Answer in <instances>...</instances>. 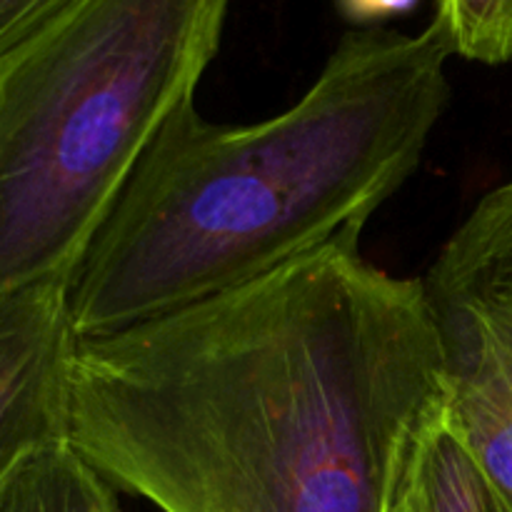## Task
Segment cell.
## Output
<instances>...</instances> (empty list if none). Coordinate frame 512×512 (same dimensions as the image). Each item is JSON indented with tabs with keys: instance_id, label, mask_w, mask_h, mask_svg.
Instances as JSON below:
<instances>
[{
	"instance_id": "obj_1",
	"label": "cell",
	"mask_w": 512,
	"mask_h": 512,
	"mask_svg": "<svg viewBox=\"0 0 512 512\" xmlns=\"http://www.w3.org/2000/svg\"><path fill=\"white\" fill-rule=\"evenodd\" d=\"M445 400L423 278L348 238L80 340L65 443L160 512H385Z\"/></svg>"
},
{
	"instance_id": "obj_2",
	"label": "cell",
	"mask_w": 512,
	"mask_h": 512,
	"mask_svg": "<svg viewBox=\"0 0 512 512\" xmlns=\"http://www.w3.org/2000/svg\"><path fill=\"white\" fill-rule=\"evenodd\" d=\"M448 30L355 28L283 113L220 125L180 105L68 280L78 340L105 338L360 238L418 170L450 103Z\"/></svg>"
},
{
	"instance_id": "obj_3",
	"label": "cell",
	"mask_w": 512,
	"mask_h": 512,
	"mask_svg": "<svg viewBox=\"0 0 512 512\" xmlns=\"http://www.w3.org/2000/svg\"><path fill=\"white\" fill-rule=\"evenodd\" d=\"M230 0H75L0 70V298L65 280L165 120L195 98Z\"/></svg>"
},
{
	"instance_id": "obj_4",
	"label": "cell",
	"mask_w": 512,
	"mask_h": 512,
	"mask_svg": "<svg viewBox=\"0 0 512 512\" xmlns=\"http://www.w3.org/2000/svg\"><path fill=\"white\" fill-rule=\"evenodd\" d=\"M423 285L453 420L470 438L512 433V178L470 210Z\"/></svg>"
},
{
	"instance_id": "obj_5",
	"label": "cell",
	"mask_w": 512,
	"mask_h": 512,
	"mask_svg": "<svg viewBox=\"0 0 512 512\" xmlns=\"http://www.w3.org/2000/svg\"><path fill=\"white\" fill-rule=\"evenodd\" d=\"M78 343L65 280L0 298V480L28 453L65 440Z\"/></svg>"
},
{
	"instance_id": "obj_6",
	"label": "cell",
	"mask_w": 512,
	"mask_h": 512,
	"mask_svg": "<svg viewBox=\"0 0 512 512\" xmlns=\"http://www.w3.org/2000/svg\"><path fill=\"white\" fill-rule=\"evenodd\" d=\"M410 483L420 512H512V495L475 458L450 418L448 400L420 430Z\"/></svg>"
},
{
	"instance_id": "obj_7",
	"label": "cell",
	"mask_w": 512,
	"mask_h": 512,
	"mask_svg": "<svg viewBox=\"0 0 512 512\" xmlns=\"http://www.w3.org/2000/svg\"><path fill=\"white\" fill-rule=\"evenodd\" d=\"M110 498L113 485L65 440L28 453L0 480V512H93Z\"/></svg>"
},
{
	"instance_id": "obj_8",
	"label": "cell",
	"mask_w": 512,
	"mask_h": 512,
	"mask_svg": "<svg viewBox=\"0 0 512 512\" xmlns=\"http://www.w3.org/2000/svg\"><path fill=\"white\" fill-rule=\"evenodd\" d=\"M435 18L460 58L512 63V0H435Z\"/></svg>"
},
{
	"instance_id": "obj_9",
	"label": "cell",
	"mask_w": 512,
	"mask_h": 512,
	"mask_svg": "<svg viewBox=\"0 0 512 512\" xmlns=\"http://www.w3.org/2000/svg\"><path fill=\"white\" fill-rule=\"evenodd\" d=\"M75 0H0V70Z\"/></svg>"
},
{
	"instance_id": "obj_10",
	"label": "cell",
	"mask_w": 512,
	"mask_h": 512,
	"mask_svg": "<svg viewBox=\"0 0 512 512\" xmlns=\"http://www.w3.org/2000/svg\"><path fill=\"white\" fill-rule=\"evenodd\" d=\"M415 3L418 0H338L340 13L360 25L390 18V15L408 13Z\"/></svg>"
},
{
	"instance_id": "obj_11",
	"label": "cell",
	"mask_w": 512,
	"mask_h": 512,
	"mask_svg": "<svg viewBox=\"0 0 512 512\" xmlns=\"http://www.w3.org/2000/svg\"><path fill=\"white\" fill-rule=\"evenodd\" d=\"M410 458H413V455H410ZM385 512H420L418 500H415V493H413V483H410V463L408 468H405L403 478H400L398 485H395Z\"/></svg>"
},
{
	"instance_id": "obj_12",
	"label": "cell",
	"mask_w": 512,
	"mask_h": 512,
	"mask_svg": "<svg viewBox=\"0 0 512 512\" xmlns=\"http://www.w3.org/2000/svg\"><path fill=\"white\" fill-rule=\"evenodd\" d=\"M93 512H120L118 510V503H115V495L110 500H105L103 505H98V508H95Z\"/></svg>"
}]
</instances>
